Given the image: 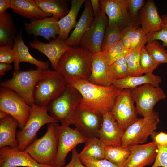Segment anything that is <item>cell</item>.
Returning a JSON list of instances; mask_svg holds the SVG:
<instances>
[{
  "label": "cell",
  "mask_w": 167,
  "mask_h": 167,
  "mask_svg": "<svg viewBox=\"0 0 167 167\" xmlns=\"http://www.w3.org/2000/svg\"><path fill=\"white\" fill-rule=\"evenodd\" d=\"M166 144H167V133H166Z\"/></svg>",
  "instance_id": "obj_52"
},
{
  "label": "cell",
  "mask_w": 167,
  "mask_h": 167,
  "mask_svg": "<svg viewBox=\"0 0 167 167\" xmlns=\"http://www.w3.org/2000/svg\"><path fill=\"white\" fill-rule=\"evenodd\" d=\"M79 158L82 163L86 167H118L105 159L93 160L82 157H79Z\"/></svg>",
  "instance_id": "obj_44"
},
{
  "label": "cell",
  "mask_w": 167,
  "mask_h": 167,
  "mask_svg": "<svg viewBox=\"0 0 167 167\" xmlns=\"http://www.w3.org/2000/svg\"><path fill=\"white\" fill-rule=\"evenodd\" d=\"M76 89L81 95V104L102 113L111 111L115 101L122 90L112 85H96L88 80L80 79L67 84Z\"/></svg>",
  "instance_id": "obj_1"
},
{
  "label": "cell",
  "mask_w": 167,
  "mask_h": 167,
  "mask_svg": "<svg viewBox=\"0 0 167 167\" xmlns=\"http://www.w3.org/2000/svg\"><path fill=\"white\" fill-rule=\"evenodd\" d=\"M93 54L81 47H72L62 56L56 70L67 84L80 79L88 80Z\"/></svg>",
  "instance_id": "obj_2"
},
{
  "label": "cell",
  "mask_w": 167,
  "mask_h": 167,
  "mask_svg": "<svg viewBox=\"0 0 167 167\" xmlns=\"http://www.w3.org/2000/svg\"><path fill=\"white\" fill-rule=\"evenodd\" d=\"M31 106L14 91L1 87L0 89V111L4 112L16 120L21 129L30 115Z\"/></svg>",
  "instance_id": "obj_10"
},
{
  "label": "cell",
  "mask_w": 167,
  "mask_h": 167,
  "mask_svg": "<svg viewBox=\"0 0 167 167\" xmlns=\"http://www.w3.org/2000/svg\"><path fill=\"white\" fill-rule=\"evenodd\" d=\"M162 82L161 78L153 73L139 76H128L115 81L112 86L120 90L131 89L145 84H149L155 87L159 86Z\"/></svg>",
  "instance_id": "obj_26"
},
{
  "label": "cell",
  "mask_w": 167,
  "mask_h": 167,
  "mask_svg": "<svg viewBox=\"0 0 167 167\" xmlns=\"http://www.w3.org/2000/svg\"><path fill=\"white\" fill-rule=\"evenodd\" d=\"M162 20V26L159 31L153 34L149 40H161L164 47H167V14L161 16Z\"/></svg>",
  "instance_id": "obj_42"
},
{
  "label": "cell",
  "mask_w": 167,
  "mask_h": 167,
  "mask_svg": "<svg viewBox=\"0 0 167 167\" xmlns=\"http://www.w3.org/2000/svg\"><path fill=\"white\" fill-rule=\"evenodd\" d=\"M12 67L10 64L5 63H0V75L4 76L6 72L12 69Z\"/></svg>",
  "instance_id": "obj_49"
},
{
  "label": "cell",
  "mask_w": 167,
  "mask_h": 167,
  "mask_svg": "<svg viewBox=\"0 0 167 167\" xmlns=\"http://www.w3.org/2000/svg\"><path fill=\"white\" fill-rule=\"evenodd\" d=\"M158 113L153 110L147 116L138 118L124 132L121 146L129 147L144 143L157 129Z\"/></svg>",
  "instance_id": "obj_7"
},
{
  "label": "cell",
  "mask_w": 167,
  "mask_h": 167,
  "mask_svg": "<svg viewBox=\"0 0 167 167\" xmlns=\"http://www.w3.org/2000/svg\"><path fill=\"white\" fill-rule=\"evenodd\" d=\"M148 40V36L141 28H138L134 33L128 50L145 46Z\"/></svg>",
  "instance_id": "obj_41"
},
{
  "label": "cell",
  "mask_w": 167,
  "mask_h": 167,
  "mask_svg": "<svg viewBox=\"0 0 167 167\" xmlns=\"http://www.w3.org/2000/svg\"><path fill=\"white\" fill-rule=\"evenodd\" d=\"M158 151L155 161L151 167H167V144H157Z\"/></svg>",
  "instance_id": "obj_43"
},
{
  "label": "cell",
  "mask_w": 167,
  "mask_h": 167,
  "mask_svg": "<svg viewBox=\"0 0 167 167\" xmlns=\"http://www.w3.org/2000/svg\"><path fill=\"white\" fill-rule=\"evenodd\" d=\"M105 146L99 138H89L85 143L83 150L78 153L79 156V157L93 160L105 159Z\"/></svg>",
  "instance_id": "obj_30"
},
{
  "label": "cell",
  "mask_w": 167,
  "mask_h": 167,
  "mask_svg": "<svg viewBox=\"0 0 167 167\" xmlns=\"http://www.w3.org/2000/svg\"><path fill=\"white\" fill-rule=\"evenodd\" d=\"M128 9L131 23L139 22V11L145 5L144 0H128Z\"/></svg>",
  "instance_id": "obj_39"
},
{
  "label": "cell",
  "mask_w": 167,
  "mask_h": 167,
  "mask_svg": "<svg viewBox=\"0 0 167 167\" xmlns=\"http://www.w3.org/2000/svg\"><path fill=\"white\" fill-rule=\"evenodd\" d=\"M41 70L37 68L15 71L11 78L2 82L0 86L14 91L32 106L35 104L34 90Z\"/></svg>",
  "instance_id": "obj_8"
},
{
  "label": "cell",
  "mask_w": 167,
  "mask_h": 167,
  "mask_svg": "<svg viewBox=\"0 0 167 167\" xmlns=\"http://www.w3.org/2000/svg\"><path fill=\"white\" fill-rule=\"evenodd\" d=\"M11 0H0V16L4 15L6 12V11L10 8Z\"/></svg>",
  "instance_id": "obj_48"
},
{
  "label": "cell",
  "mask_w": 167,
  "mask_h": 167,
  "mask_svg": "<svg viewBox=\"0 0 167 167\" xmlns=\"http://www.w3.org/2000/svg\"><path fill=\"white\" fill-rule=\"evenodd\" d=\"M141 28L149 38L160 31L162 26V20L154 1L148 0L142 9L139 17Z\"/></svg>",
  "instance_id": "obj_22"
},
{
  "label": "cell",
  "mask_w": 167,
  "mask_h": 167,
  "mask_svg": "<svg viewBox=\"0 0 167 167\" xmlns=\"http://www.w3.org/2000/svg\"><path fill=\"white\" fill-rule=\"evenodd\" d=\"M140 24L139 22H132L125 27L122 30L121 40L128 50L134 33L136 29L139 27Z\"/></svg>",
  "instance_id": "obj_40"
},
{
  "label": "cell",
  "mask_w": 167,
  "mask_h": 167,
  "mask_svg": "<svg viewBox=\"0 0 167 167\" xmlns=\"http://www.w3.org/2000/svg\"><path fill=\"white\" fill-rule=\"evenodd\" d=\"M26 124L17 132L18 149L24 151L36 137L37 132L45 125L56 123L59 121L48 114L47 106H40L35 104Z\"/></svg>",
  "instance_id": "obj_5"
},
{
  "label": "cell",
  "mask_w": 167,
  "mask_h": 167,
  "mask_svg": "<svg viewBox=\"0 0 167 167\" xmlns=\"http://www.w3.org/2000/svg\"><path fill=\"white\" fill-rule=\"evenodd\" d=\"M16 30L11 15L5 13L0 16V45L13 48Z\"/></svg>",
  "instance_id": "obj_29"
},
{
  "label": "cell",
  "mask_w": 167,
  "mask_h": 167,
  "mask_svg": "<svg viewBox=\"0 0 167 167\" xmlns=\"http://www.w3.org/2000/svg\"><path fill=\"white\" fill-rule=\"evenodd\" d=\"M100 3L101 10L108 17V25L122 30L131 23L128 9V0H101Z\"/></svg>",
  "instance_id": "obj_15"
},
{
  "label": "cell",
  "mask_w": 167,
  "mask_h": 167,
  "mask_svg": "<svg viewBox=\"0 0 167 167\" xmlns=\"http://www.w3.org/2000/svg\"><path fill=\"white\" fill-rule=\"evenodd\" d=\"M153 141L156 142L157 144L163 145L166 144V133L163 132H161L156 134H154L153 136Z\"/></svg>",
  "instance_id": "obj_47"
},
{
  "label": "cell",
  "mask_w": 167,
  "mask_h": 167,
  "mask_svg": "<svg viewBox=\"0 0 167 167\" xmlns=\"http://www.w3.org/2000/svg\"><path fill=\"white\" fill-rule=\"evenodd\" d=\"M102 114L103 121L98 137L105 146H121L124 131L118 126L111 111Z\"/></svg>",
  "instance_id": "obj_20"
},
{
  "label": "cell",
  "mask_w": 167,
  "mask_h": 167,
  "mask_svg": "<svg viewBox=\"0 0 167 167\" xmlns=\"http://www.w3.org/2000/svg\"><path fill=\"white\" fill-rule=\"evenodd\" d=\"M131 152L130 148L122 146H105V159L118 167H123Z\"/></svg>",
  "instance_id": "obj_32"
},
{
  "label": "cell",
  "mask_w": 167,
  "mask_h": 167,
  "mask_svg": "<svg viewBox=\"0 0 167 167\" xmlns=\"http://www.w3.org/2000/svg\"><path fill=\"white\" fill-rule=\"evenodd\" d=\"M90 2L94 14V17L96 16L98 13L100 9V0H91Z\"/></svg>",
  "instance_id": "obj_50"
},
{
  "label": "cell",
  "mask_w": 167,
  "mask_h": 167,
  "mask_svg": "<svg viewBox=\"0 0 167 167\" xmlns=\"http://www.w3.org/2000/svg\"><path fill=\"white\" fill-rule=\"evenodd\" d=\"M12 49L15 56L14 65L15 71L19 70V64L23 62L34 65L37 68L41 70L49 69L48 62L38 60L31 55L23 40L21 33L17 34Z\"/></svg>",
  "instance_id": "obj_23"
},
{
  "label": "cell",
  "mask_w": 167,
  "mask_h": 167,
  "mask_svg": "<svg viewBox=\"0 0 167 167\" xmlns=\"http://www.w3.org/2000/svg\"><path fill=\"white\" fill-rule=\"evenodd\" d=\"M9 114L7 113L2 111H0V119H3L7 116Z\"/></svg>",
  "instance_id": "obj_51"
},
{
  "label": "cell",
  "mask_w": 167,
  "mask_h": 167,
  "mask_svg": "<svg viewBox=\"0 0 167 167\" xmlns=\"http://www.w3.org/2000/svg\"><path fill=\"white\" fill-rule=\"evenodd\" d=\"M140 65L143 74L153 73L159 66L147 51L145 46L142 47L141 49Z\"/></svg>",
  "instance_id": "obj_38"
},
{
  "label": "cell",
  "mask_w": 167,
  "mask_h": 167,
  "mask_svg": "<svg viewBox=\"0 0 167 167\" xmlns=\"http://www.w3.org/2000/svg\"><path fill=\"white\" fill-rule=\"evenodd\" d=\"M88 80L93 84L107 87L112 86L115 82L109 65L101 52L92 54L91 73Z\"/></svg>",
  "instance_id": "obj_19"
},
{
  "label": "cell",
  "mask_w": 167,
  "mask_h": 167,
  "mask_svg": "<svg viewBox=\"0 0 167 167\" xmlns=\"http://www.w3.org/2000/svg\"><path fill=\"white\" fill-rule=\"evenodd\" d=\"M29 44L32 48L36 49L46 56L52 67L55 70L62 56L71 47L65 41L58 38L48 43L42 42L35 39Z\"/></svg>",
  "instance_id": "obj_18"
},
{
  "label": "cell",
  "mask_w": 167,
  "mask_h": 167,
  "mask_svg": "<svg viewBox=\"0 0 167 167\" xmlns=\"http://www.w3.org/2000/svg\"><path fill=\"white\" fill-rule=\"evenodd\" d=\"M19 126L17 121L9 115L0 120V148L9 146L17 148L16 130Z\"/></svg>",
  "instance_id": "obj_27"
},
{
  "label": "cell",
  "mask_w": 167,
  "mask_h": 167,
  "mask_svg": "<svg viewBox=\"0 0 167 167\" xmlns=\"http://www.w3.org/2000/svg\"><path fill=\"white\" fill-rule=\"evenodd\" d=\"M128 51L121 40L107 51L101 52L109 66L119 58L125 56Z\"/></svg>",
  "instance_id": "obj_37"
},
{
  "label": "cell",
  "mask_w": 167,
  "mask_h": 167,
  "mask_svg": "<svg viewBox=\"0 0 167 167\" xmlns=\"http://www.w3.org/2000/svg\"><path fill=\"white\" fill-rule=\"evenodd\" d=\"M72 156L70 162L62 167H86L81 161L76 147L72 151Z\"/></svg>",
  "instance_id": "obj_46"
},
{
  "label": "cell",
  "mask_w": 167,
  "mask_h": 167,
  "mask_svg": "<svg viewBox=\"0 0 167 167\" xmlns=\"http://www.w3.org/2000/svg\"><path fill=\"white\" fill-rule=\"evenodd\" d=\"M94 16L90 0H86L84 10L79 21L74 30L65 41L68 45L72 47L80 44L82 37L88 29Z\"/></svg>",
  "instance_id": "obj_24"
},
{
  "label": "cell",
  "mask_w": 167,
  "mask_h": 167,
  "mask_svg": "<svg viewBox=\"0 0 167 167\" xmlns=\"http://www.w3.org/2000/svg\"><path fill=\"white\" fill-rule=\"evenodd\" d=\"M129 147L130 153L123 167H144L154 162L158 151L155 142Z\"/></svg>",
  "instance_id": "obj_17"
},
{
  "label": "cell",
  "mask_w": 167,
  "mask_h": 167,
  "mask_svg": "<svg viewBox=\"0 0 167 167\" xmlns=\"http://www.w3.org/2000/svg\"><path fill=\"white\" fill-rule=\"evenodd\" d=\"M58 20L52 16L43 19L31 20L25 23L26 31L35 37L41 36L48 41L51 38L56 39L59 33Z\"/></svg>",
  "instance_id": "obj_21"
},
{
  "label": "cell",
  "mask_w": 167,
  "mask_h": 167,
  "mask_svg": "<svg viewBox=\"0 0 167 167\" xmlns=\"http://www.w3.org/2000/svg\"><path fill=\"white\" fill-rule=\"evenodd\" d=\"M82 99L80 93L67 84L61 94L48 105V112L61 125L69 126L73 124L76 110Z\"/></svg>",
  "instance_id": "obj_3"
},
{
  "label": "cell",
  "mask_w": 167,
  "mask_h": 167,
  "mask_svg": "<svg viewBox=\"0 0 167 167\" xmlns=\"http://www.w3.org/2000/svg\"><path fill=\"white\" fill-rule=\"evenodd\" d=\"M157 40H149L145 48L148 54L159 65L167 63V51Z\"/></svg>",
  "instance_id": "obj_34"
},
{
  "label": "cell",
  "mask_w": 167,
  "mask_h": 167,
  "mask_svg": "<svg viewBox=\"0 0 167 167\" xmlns=\"http://www.w3.org/2000/svg\"><path fill=\"white\" fill-rule=\"evenodd\" d=\"M58 135V143L55 158L51 165L52 167L64 166L65 159L69 153L77 145L86 143L89 139L76 128L56 123Z\"/></svg>",
  "instance_id": "obj_9"
},
{
  "label": "cell",
  "mask_w": 167,
  "mask_h": 167,
  "mask_svg": "<svg viewBox=\"0 0 167 167\" xmlns=\"http://www.w3.org/2000/svg\"><path fill=\"white\" fill-rule=\"evenodd\" d=\"M67 84L64 77L57 71L42 70L34 90L35 104L47 106L61 94Z\"/></svg>",
  "instance_id": "obj_4"
},
{
  "label": "cell",
  "mask_w": 167,
  "mask_h": 167,
  "mask_svg": "<svg viewBox=\"0 0 167 167\" xmlns=\"http://www.w3.org/2000/svg\"><path fill=\"white\" fill-rule=\"evenodd\" d=\"M103 119L102 113L80 103L76 110L73 124L87 138L98 137Z\"/></svg>",
  "instance_id": "obj_13"
},
{
  "label": "cell",
  "mask_w": 167,
  "mask_h": 167,
  "mask_svg": "<svg viewBox=\"0 0 167 167\" xmlns=\"http://www.w3.org/2000/svg\"><path fill=\"white\" fill-rule=\"evenodd\" d=\"M142 47H138L128 51L125 56L128 68V76L142 75L140 65V56Z\"/></svg>",
  "instance_id": "obj_33"
},
{
  "label": "cell",
  "mask_w": 167,
  "mask_h": 167,
  "mask_svg": "<svg viewBox=\"0 0 167 167\" xmlns=\"http://www.w3.org/2000/svg\"><path fill=\"white\" fill-rule=\"evenodd\" d=\"M52 167L40 164L25 150L9 146L0 148V167Z\"/></svg>",
  "instance_id": "obj_16"
},
{
  "label": "cell",
  "mask_w": 167,
  "mask_h": 167,
  "mask_svg": "<svg viewBox=\"0 0 167 167\" xmlns=\"http://www.w3.org/2000/svg\"><path fill=\"white\" fill-rule=\"evenodd\" d=\"M15 60V53L13 49L7 46H0V63L11 64L14 62Z\"/></svg>",
  "instance_id": "obj_45"
},
{
  "label": "cell",
  "mask_w": 167,
  "mask_h": 167,
  "mask_svg": "<svg viewBox=\"0 0 167 167\" xmlns=\"http://www.w3.org/2000/svg\"><path fill=\"white\" fill-rule=\"evenodd\" d=\"M92 20L82 37L81 47L92 54L101 52V48L108 21L106 14L101 9Z\"/></svg>",
  "instance_id": "obj_14"
},
{
  "label": "cell",
  "mask_w": 167,
  "mask_h": 167,
  "mask_svg": "<svg viewBox=\"0 0 167 167\" xmlns=\"http://www.w3.org/2000/svg\"><path fill=\"white\" fill-rule=\"evenodd\" d=\"M58 143L56 123H51L45 134L34 140L24 150L38 163L51 165L56 155Z\"/></svg>",
  "instance_id": "obj_6"
},
{
  "label": "cell",
  "mask_w": 167,
  "mask_h": 167,
  "mask_svg": "<svg viewBox=\"0 0 167 167\" xmlns=\"http://www.w3.org/2000/svg\"><path fill=\"white\" fill-rule=\"evenodd\" d=\"M109 67L111 75L115 81L128 75V66L125 56L116 60Z\"/></svg>",
  "instance_id": "obj_36"
},
{
  "label": "cell",
  "mask_w": 167,
  "mask_h": 167,
  "mask_svg": "<svg viewBox=\"0 0 167 167\" xmlns=\"http://www.w3.org/2000/svg\"><path fill=\"white\" fill-rule=\"evenodd\" d=\"M119 128L124 132L138 118V113L130 89L122 90L111 110Z\"/></svg>",
  "instance_id": "obj_12"
},
{
  "label": "cell",
  "mask_w": 167,
  "mask_h": 167,
  "mask_svg": "<svg viewBox=\"0 0 167 167\" xmlns=\"http://www.w3.org/2000/svg\"><path fill=\"white\" fill-rule=\"evenodd\" d=\"M10 8L15 13L31 20L52 16L43 11L33 0H11Z\"/></svg>",
  "instance_id": "obj_25"
},
{
  "label": "cell",
  "mask_w": 167,
  "mask_h": 167,
  "mask_svg": "<svg viewBox=\"0 0 167 167\" xmlns=\"http://www.w3.org/2000/svg\"><path fill=\"white\" fill-rule=\"evenodd\" d=\"M130 89L138 113L143 117L154 110V107L158 102L166 97L164 91L159 86L155 87L149 84Z\"/></svg>",
  "instance_id": "obj_11"
},
{
  "label": "cell",
  "mask_w": 167,
  "mask_h": 167,
  "mask_svg": "<svg viewBox=\"0 0 167 167\" xmlns=\"http://www.w3.org/2000/svg\"><path fill=\"white\" fill-rule=\"evenodd\" d=\"M122 30L119 27L108 25L102 42L101 52H105L121 40Z\"/></svg>",
  "instance_id": "obj_35"
},
{
  "label": "cell",
  "mask_w": 167,
  "mask_h": 167,
  "mask_svg": "<svg viewBox=\"0 0 167 167\" xmlns=\"http://www.w3.org/2000/svg\"><path fill=\"white\" fill-rule=\"evenodd\" d=\"M39 7L44 12L49 14L58 19L68 12L66 1L57 0H35Z\"/></svg>",
  "instance_id": "obj_31"
},
{
  "label": "cell",
  "mask_w": 167,
  "mask_h": 167,
  "mask_svg": "<svg viewBox=\"0 0 167 167\" xmlns=\"http://www.w3.org/2000/svg\"><path fill=\"white\" fill-rule=\"evenodd\" d=\"M85 0H72L71 6L68 13L58 20L59 33L58 39L66 41L68 38L70 31L76 24L78 13Z\"/></svg>",
  "instance_id": "obj_28"
}]
</instances>
